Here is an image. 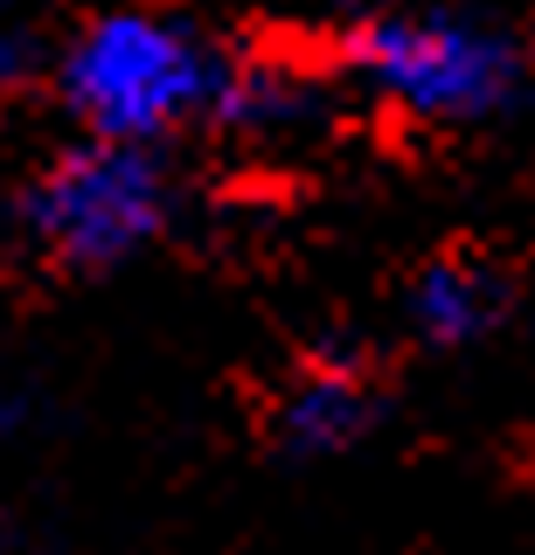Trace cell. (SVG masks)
Masks as SVG:
<instances>
[{
    "instance_id": "7a4b0ae2",
    "label": "cell",
    "mask_w": 535,
    "mask_h": 555,
    "mask_svg": "<svg viewBox=\"0 0 535 555\" xmlns=\"http://www.w3.org/2000/svg\"><path fill=\"white\" fill-rule=\"evenodd\" d=\"M341 69L418 126H480L500 118L522 91V49L494 22L445 8H404L369 14L341 35Z\"/></svg>"
},
{
    "instance_id": "6da1fadb",
    "label": "cell",
    "mask_w": 535,
    "mask_h": 555,
    "mask_svg": "<svg viewBox=\"0 0 535 555\" xmlns=\"http://www.w3.org/2000/svg\"><path fill=\"white\" fill-rule=\"evenodd\" d=\"M237 63L181 14L105 8L56 56V98L98 146L161 153L188 126H222Z\"/></svg>"
},
{
    "instance_id": "3957f363",
    "label": "cell",
    "mask_w": 535,
    "mask_h": 555,
    "mask_svg": "<svg viewBox=\"0 0 535 555\" xmlns=\"http://www.w3.org/2000/svg\"><path fill=\"white\" fill-rule=\"evenodd\" d=\"M14 222L56 264L112 271L147 243H161V230L175 222V173L161 167V153L77 139L22 188Z\"/></svg>"
},
{
    "instance_id": "5b68a950",
    "label": "cell",
    "mask_w": 535,
    "mask_h": 555,
    "mask_svg": "<svg viewBox=\"0 0 535 555\" xmlns=\"http://www.w3.org/2000/svg\"><path fill=\"white\" fill-rule=\"evenodd\" d=\"M404 320L424 347H480L508 326V278L487 257H431L404 292Z\"/></svg>"
},
{
    "instance_id": "277c9868",
    "label": "cell",
    "mask_w": 535,
    "mask_h": 555,
    "mask_svg": "<svg viewBox=\"0 0 535 555\" xmlns=\"http://www.w3.org/2000/svg\"><path fill=\"white\" fill-rule=\"evenodd\" d=\"M375 416H383L375 382L348 361H320V369H300L279 389L271 438H279L285 459H334V451H355L369 438Z\"/></svg>"
}]
</instances>
